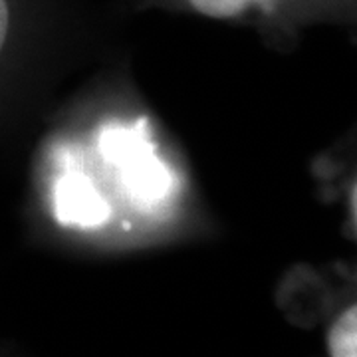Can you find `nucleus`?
<instances>
[{"label":"nucleus","mask_w":357,"mask_h":357,"mask_svg":"<svg viewBox=\"0 0 357 357\" xmlns=\"http://www.w3.org/2000/svg\"><path fill=\"white\" fill-rule=\"evenodd\" d=\"M328 357H357V307L345 306L328 330Z\"/></svg>","instance_id":"nucleus-1"},{"label":"nucleus","mask_w":357,"mask_h":357,"mask_svg":"<svg viewBox=\"0 0 357 357\" xmlns=\"http://www.w3.org/2000/svg\"><path fill=\"white\" fill-rule=\"evenodd\" d=\"M191 6L203 16L217 18V20H229L241 14L248 13L252 8H270L278 0H189Z\"/></svg>","instance_id":"nucleus-2"},{"label":"nucleus","mask_w":357,"mask_h":357,"mask_svg":"<svg viewBox=\"0 0 357 357\" xmlns=\"http://www.w3.org/2000/svg\"><path fill=\"white\" fill-rule=\"evenodd\" d=\"M10 26H13V13H10V2L0 0V58L8 46L10 38Z\"/></svg>","instance_id":"nucleus-3"}]
</instances>
